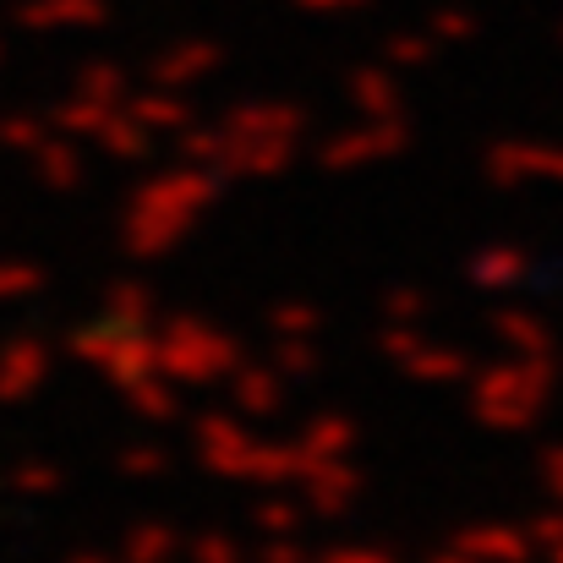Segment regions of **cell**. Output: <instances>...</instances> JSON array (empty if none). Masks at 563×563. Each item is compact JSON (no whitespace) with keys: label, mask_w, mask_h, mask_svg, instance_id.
<instances>
[{"label":"cell","mask_w":563,"mask_h":563,"mask_svg":"<svg viewBox=\"0 0 563 563\" xmlns=\"http://www.w3.org/2000/svg\"><path fill=\"white\" fill-rule=\"evenodd\" d=\"M548 476H559V493H563V454H559V465H548Z\"/></svg>","instance_id":"1"}]
</instances>
